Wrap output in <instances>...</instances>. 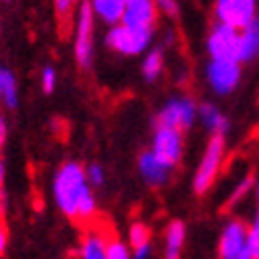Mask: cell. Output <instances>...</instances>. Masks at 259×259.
<instances>
[{
    "instance_id": "6da1fadb",
    "label": "cell",
    "mask_w": 259,
    "mask_h": 259,
    "mask_svg": "<svg viewBox=\"0 0 259 259\" xmlns=\"http://www.w3.org/2000/svg\"><path fill=\"white\" fill-rule=\"evenodd\" d=\"M90 191L88 175L79 162H64L54 175V199L60 211L71 220H77L79 201Z\"/></svg>"
},
{
    "instance_id": "7a4b0ae2",
    "label": "cell",
    "mask_w": 259,
    "mask_h": 259,
    "mask_svg": "<svg viewBox=\"0 0 259 259\" xmlns=\"http://www.w3.org/2000/svg\"><path fill=\"white\" fill-rule=\"evenodd\" d=\"M152 39L154 29H133L126 25H116L108 31L106 46L124 56H137L152 44Z\"/></svg>"
},
{
    "instance_id": "3957f363",
    "label": "cell",
    "mask_w": 259,
    "mask_h": 259,
    "mask_svg": "<svg viewBox=\"0 0 259 259\" xmlns=\"http://www.w3.org/2000/svg\"><path fill=\"white\" fill-rule=\"evenodd\" d=\"M222 160H224V137L211 135L205 152H203V158L197 166L195 179H193V189H195L197 195H203V193L211 187V183L215 181V177H218Z\"/></svg>"
},
{
    "instance_id": "277c9868",
    "label": "cell",
    "mask_w": 259,
    "mask_h": 259,
    "mask_svg": "<svg viewBox=\"0 0 259 259\" xmlns=\"http://www.w3.org/2000/svg\"><path fill=\"white\" fill-rule=\"evenodd\" d=\"M213 13L220 25H226L234 31H243L257 19V3L253 0H218Z\"/></svg>"
},
{
    "instance_id": "5b68a950",
    "label": "cell",
    "mask_w": 259,
    "mask_h": 259,
    "mask_svg": "<svg viewBox=\"0 0 259 259\" xmlns=\"http://www.w3.org/2000/svg\"><path fill=\"white\" fill-rule=\"evenodd\" d=\"M199 108L195 106L191 98H175L170 100L158 114V128H172V131H187L197 116Z\"/></svg>"
},
{
    "instance_id": "8992f818",
    "label": "cell",
    "mask_w": 259,
    "mask_h": 259,
    "mask_svg": "<svg viewBox=\"0 0 259 259\" xmlns=\"http://www.w3.org/2000/svg\"><path fill=\"white\" fill-rule=\"evenodd\" d=\"M75 56L81 67H90L94 58V9L90 3H81L77 13Z\"/></svg>"
},
{
    "instance_id": "52a82bcc",
    "label": "cell",
    "mask_w": 259,
    "mask_h": 259,
    "mask_svg": "<svg viewBox=\"0 0 259 259\" xmlns=\"http://www.w3.org/2000/svg\"><path fill=\"white\" fill-rule=\"evenodd\" d=\"M205 77L215 94L228 96L241 81V64L234 60H209L205 67Z\"/></svg>"
},
{
    "instance_id": "ba28073f",
    "label": "cell",
    "mask_w": 259,
    "mask_h": 259,
    "mask_svg": "<svg viewBox=\"0 0 259 259\" xmlns=\"http://www.w3.org/2000/svg\"><path fill=\"white\" fill-rule=\"evenodd\" d=\"M239 33L226 25L215 23L207 35V54L211 60H234L239 62Z\"/></svg>"
},
{
    "instance_id": "9c48e42d",
    "label": "cell",
    "mask_w": 259,
    "mask_h": 259,
    "mask_svg": "<svg viewBox=\"0 0 259 259\" xmlns=\"http://www.w3.org/2000/svg\"><path fill=\"white\" fill-rule=\"evenodd\" d=\"M152 154L170 170L175 168L183 158V133L172 128H156Z\"/></svg>"
},
{
    "instance_id": "30bf717a",
    "label": "cell",
    "mask_w": 259,
    "mask_h": 259,
    "mask_svg": "<svg viewBox=\"0 0 259 259\" xmlns=\"http://www.w3.org/2000/svg\"><path fill=\"white\" fill-rule=\"evenodd\" d=\"M249 249V226L241 220H232L224 226L218 243L220 259H236Z\"/></svg>"
},
{
    "instance_id": "8fae6325",
    "label": "cell",
    "mask_w": 259,
    "mask_h": 259,
    "mask_svg": "<svg viewBox=\"0 0 259 259\" xmlns=\"http://www.w3.org/2000/svg\"><path fill=\"white\" fill-rule=\"evenodd\" d=\"M158 19V5L152 0H126L122 23L133 29H154Z\"/></svg>"
},
{
    "instance_id": "7c38bea8",
    "label": "cell",
    "mask_w": 259,
    "mask_h": 259,
    "mask_svg": "<svg viewBox=\"0 0 259 259\" xmlns=\"http://www.w3.org/2000/svg\"><path fill=\"white\" fill-rule=\"evenodd\" d=\"M139 172L149 187H162L168 181V168L152 154V149L139 156Z\"/></svg>"
},
{
    "instance_id": "4fadbf2b",
    "label": "cell",
    "mask_w": 259,
    "mask_h": 259,
    "mask_svg": "<svg viewBox=\"0 0 259 259\" xmlns=\"http://www.w3.org/2000/svg\"><path fill=\"white\" fill-rule=\"evenodd\" d=\"M255 56H259V17L253 23L239 33V64L249 62Z\"/></svg>"
},
{
    "instance_id": "5bb4252c",
    "label": "cell",
    "mask_w": 259,
    "mask_h": 259,
    "mask_svg": "<svg viewBox=\"0 0 259 259\" xmlns=\"http://www.w3.org/2000/svg\"><path fill=\"white\" fill-rule=\"evenodd\" d=\"M79 259H108V239L102 232L90 230L81 241Z\"/></svg>"
},
{
    "instance_id": "9a60e30c",
    "label": "cell",
    "mask_w": 259,
    "mask_h": 259,
    "mask_svg": "<svg viewBox=\"0 0 259 259\" xmlns=\"http://www.w3.org/2000/svg\"><path fill=\"white\" fill-rule=\"evenodd\" d=\"M94 15H98L104 23H110L112 27L122 23V15L126 9V0H96L92 3Z\"/></svg>"
},
{
    "instance_id": "2e32d148",
    "label": "cell",
    "mask_w": 259,
    "mask_h": 259,
    "mask_svg": "<svg viewBox=\"0 0 259 259\" xmlns=\"http://www.w3.org/2000/svg\"><path fill=\"white\" fill-rule=\"evenodd\" d=\"M197 114L201 116V122L211 131V135H220V137H224V135L228 133L230 122H228V118H226L213 104H201V106H199V110H197Z\"/></svg>"
},
{
    "instance_id": "e0dca14e",
    "label": "cell",
    "mask_w": 259,
    "mask_h": 259,
    "mask_svg": "<svg viewBox=\"0 0 259 259\" xmlns=\"http://www.w3.org/2000/svg\"><path fill=\"white\" fill-rule=\"evenodd\" d=\"M185 224L181 220H175L168 224L166 230V259H179L181 257V249L185 245Z\"/></svg>"
},
{
    "instance_id": "ac0fdd59",
    "label": "cell",
    "mask_w": 259,
    "mask_h": 259,
    "mask_svg": "<svg viewBox=\"0 0 259 259\" xmlns=\"http://www.w3.org/2000/svg\"><path fill=\"white\" fill-rule=\"evenodd\" d=\"M162 67H164V56H162V50H152V52H149V54L145 56V60H143V67H141L143 77H145L147 81L158 79V77H160V73H162Z\"/></svg>"
},
{
    "instance_id": "d6986e66",
    "label": "cell",
    "mask_w": 259,
    "mask_h": 259,
    "mask_svg": "<svg viewBox=\"0 0 259 259\" xmlns=\"http://www.w3.org/2000/svg\"><path fill=\"white\" fill-rule=\"evenodd\" d=\"M3 102L7 108H17L19 104V92H17V79L11 71H5V79H3Z\"/></svg>"
},
{
    "instance_id": "ffe728a7",
    "label": "cell",
    "mask_w": 259,
    "mask_h": 259,
    "mask_svg": "<svg viewBox=\"0 0 259 259\" xmlns=\"http://www.w3.org/2000/svg\"><path fill=\"white\" fill-rule=\"evenodd\" d=\"M149 239H152V232H149V228L141 222H135L131 226V230H128V243H131L133 249L149 245Z\"/></svg>"
},
{
    "instance_id": "44dd1931",
    "label": "cell",
    "mask_w": 259,
    "mask_h": 259,
    "mask_svg": "<svg viewBox=\"0 0 259 259\" xmlns=\"http://www.w3.org/2000/svg\"><path fill=\"white\" fill-rule=\"evenodd\" d=\"M108 259H131V253L122 241L108 239Z\"/></svg>"
},
{
    "instance_id": "7402d4cb",
    "label": "cell",
    "mask_w": 259,
    "mask_h": 259,
    "mask_svg": "<svg viewBox=\"0 0 259 259\" xmlns=\"http://www.w3.org/2000/svg\"><path fill=\"white\" fill-rule=\"evenodd\" d=\"M251 187H253V177L249 175V177H245L239 185L234 187V191H232V195H230V199H228V205H234L236 201H241L247 193L251 191Z\"/></svg>"
},
{
    "instance_id": "603a6c76",
    "label": "cell",
    "mask_w": 259,
    "mask_h": 259,
    "mask_svg": "<svg viewBox=\"0 0 259 259\" xmlns=\"http://www.w3.org/2000/svg\"><path fill=\"white\" fill-rule=\"evenodd\" d=\"M249 251L253 253L255 259H259V211L255 215L253 224L249 226Z\"/></svg>"
},
{
    "instance_id": "cb8c5ba5",
    "label": "cell",
    "mask_w": 259,
    "mask_h": 259,
    "mask_svg": "<svg viewBox=\"0 0 259 259\" xmlns=\"http://www.w3.org/2000/svg\"><path fill=\"white\" fill-rule=\"evenodd\" d=\"M41 90H44L46 94H52L54 88H56V71L52 67H46L44 71H41Z\"/></svg>"
},
{
    "instance_id": "d4e9b609",
    "label": "cell",
    "mask_w": 259,
    "mask_h": 259,
    "mask_svg": "<svg viewBox=\"0 0 259 259\" xmlns=\"http://www.w3.org/2000/svg\"><path fill=\"white\" fill-rule=\"evenodd\" d=\"M85 175H88V181L92 185H102L104 183V168L100 164H90L85 168Z\"/></svg>"
},
{
    "instance_id": "484cf974",
    "label": "cell",
    "mask_w": 259,
    "mask_h": 259,
    "mask_svg": "<svg viewBox=\"0 0 259 259\" xmlns=\"http://www.w3.org/2000/svg\"><path fill=\"white\" fill-rule=\"evenodd\" d=\"M158 11H164L170 17H177L179 15V5L177 3H170V0H160V3H158Z\"/></svg>"
},
{
    "instance_id": "4316f807",
    "label": "cell",
    "mask_w": 259,
    "mask_h": 259,
    "mask_svg": "<svg viewBox=\"0 0 259 259\" xmlns=\"http://www.w3.org/2000/svg\"><path fill=\"white\" fill-rule=\"evenodd\" d=\"M54 9L58 11V15H67V13L73 9V3H71V0H56Z\"/></svg>"
},
{
    "instance_id": "83f0119b",
    "label": "cell",
    "mask_w": 259,
    "mask_h": 259,
    "mask_svg": "<svg viewBox=\"0 0 259 259\" xmlns=\"http://www.w3.org/2000/svg\"><path fill=\"white\" fill-rule=\"evenodd\" d=\"M149 255H152V245H145V247L133 249V259H147Z\"/></svg>"
},
{
    "instance_id": "f1b7e54d",
    "label": "cell",
    "mask_w": 259,
    "mask_h": 259,
    "mask_svg": "<svg viewBox=\"0 0 259 259\" xmlns=\"http://www.w3.org/2000/svg\"><path fill=\"white\" fill-rule=\"evenodd\" d=\"M5 249H7V230H5L3 220H0V257H3Z\"/></svg>"
},
{
    "instance_id": "f546056e",
    "label": "cell",
    "mask_w": 259,
    "mask_h": 259,
    "mask_svg": "<svg viewBox=\"0 0 259 259\" xmlns=\"http://www.w3.org/2000/svg\"><path fill=\"white\" fill-rule=\"evenodd\" d=\"M5 139H7V120L5 116H0V149L5 145Z\"/></svg>"
},
{
    "instance_id": "4dcf8cb0",
    "label": "cell",
    "mask_w": 259,
    "mask_h": 259,
    "mask_svg": "<svg viewBox=\"0 0 259 259\" xmlns=\"http://www.w3.org/2000/svg\"><path fill=\"white\" fill-rule=\"evenodd\" d=\"M3 183H5V164L0 160V191H3Z\"/></svg>"
},
{
    "instance_id": "1f68e13d",
    "label": "cell",
    "mask_w": 259,
    "mask_h": 259,
    "mask_svg": "<svg viewBox=\"0 0 259 259\" xmlns=\"http://www.w3.org/2000/svg\"><path fill=\"white\" fill-rule=\"evenodd\" d=\"M236 259H255V257H253V253H251V251L247 249L245 253H241V255H239V257H236Z\"/></svg>"
},
{
    "instance_id": "d6a6232c",
    "label": "cell",
    "mask_w": 259,
    "mask_h": 259,
    "mask_svg": "<svg viewBox=\"0 0 259 259\" xmlns=\"http://www.w3.org/2000/svg\"><path fill=\"white\" fill-rule=\"evenodd\" d=\"M3 79H5V69H0V100H3Z\"/></svg>"
},
{
    "instance_id": "836d02e7",
    "label": "cell",
    "mask_w": 259,
    "mask_h": 259,
    "mask_svg": "<svg viewBox=\"0 0 259 259\" xmlns=\"http://www.w3.org/2000/svg\"><path fill=\"white\" fill-rule=\"evenodd\" d=\"M255 195H257V199H259V181H257V187H255Z\"/></svg>"
}]
</instances>
